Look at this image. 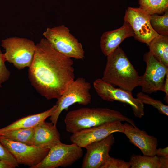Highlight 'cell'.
<instances>
[{
	"label": "cell",
	"mask_w": 168,
	"mask_h": 168,
	"mask_svg": "<svg viewBox=\"0 0 168 168\" xmlns=\"http://www.w3.org/2000/svg\"><path fill=\"white\" fill-rule=\"evenodd\" d=\"M73 61L56 50L45 38L36 44L28 77L37 91L47 100L59 99L75 79Z\"/></svg>",
	"instance_id": "cell-1"
},
{
	"label": "cell",
	"mask_w": 168,
	"mask_h": 168,
	"mask_svg": "<svg viewBox=\"0 0 168 168\" xmlns=\"http://www.w3.org/2000/svg\"><path fill=\"white\" fill-rule=\"evenodd\" d=\"M107 57L103 81L131 92L139 86L140 76L121 48L118 47Z\"/></svg>",
	"instance_id": "cell-2"
},
{
	"label": "cell",
	"mask_w": 168,
	"mask_h": 168,
	"mask_svg": "<svg viewBox=\"0 0 168 168\" xmlns=\"http://www.w3.org/2000/svg\"><path fill=\"white\" fill-rule=\"evenodd\" d=\"M125 121L136 126L132 119L117 110L107 108H82L69 112L64 121L66 130L72 133L103 123Z\"/></svg>",
	"instance_id": "cell-3"
},
{
	"label": "cell",
	"mask_w": 168,
	"mask_h": 168,
	"mask_svg": "<svg viewBox=\"0 0 168 168\" xmlns=\"http://www.w3.org/2000/svg\"><path fill=\"white\" fill-rule=\"evenodd\" d=\"M43 34L52 47L63 55L78 59L84 57L82 44L64 25L48 27Z\"/></svg>",
	"instance_id": "cell-4"
},
{
	"label": "cell",
	"mask_w": 168,
	"mask_h": 168,
	"mask_svg": "<svg viewBox=\"0 0 168 168\" xmlns=\"http://www.w3.org/2000/svg\"><path fill=\"white\" fill-rule=\"evenodd\" d=\"M1 45L5 49L3 55L5 61L20 70L31 65L36 49L33 41L24 38L11 37L2 40Z\"/></svg>",
	"instance_id": "cell-5"
},
{
	"label": "cell",
	"mask_w": 168,
	"mask_h": 168,
	"mask_svg": "<svg viewBox=\"0 0 168 168\" xmlns=\"http://www.w3.org/2000/svg\"><path fill=\"white\" fill-rule=\"evenodd\" d=\"M91 88L90 83L82 77L71 82L58 100L56 104L57 107L50 116L51 122L56 125L62 112L64 110H67L70 106L75 103L83 105L89 104L91 99Z\"/></svg>",
	"instance_id": "cell-6"
},
{
	"label": "cell",
	"mask_w": 168,
	"mask_h": 168,
	"mask_svg": "<svg viewBox=\"0 0 168 168\" xmlns=\"http://www.w3.org/2000/svg\"><path fill=\"white\" fill-rule=\"evenodd\" d=\"M82 147L72 143L61 142L51 148L45 157L32 168H56L71 166L83 156Z\"/></svg>",
	"instance_id": "cell-7"
},
{
	"label": "cell",
	"mask_w": 168,
	"mask_h": 168,
	"mask_svg": "<svg viewBox=\"0 0 168 168\" xmlns=\"http://www.w3.org/2000/svg\"><path fill=\"white\" fill-rule=\"evenodd\" d=\"M143 60L146 63V71L139 79L142 92L151 94L158 91H163L168 67L157 60L150 51L144 54Z\"/></svg>",
	"instance_id": "cell-8"
},
{
	"label": "cell",
	"mask_w": 168,
	"mask_h": 168,
	"mask_svg": "<svg viewBox=\"0 0 168 168\" xmlns=\"http://www.w3.org/2000/svg\"><path fill=\"white\" fill-rule=\"evenodd\" d=\"M93 85L96 92L103 100L126 103L131 106L136 117L141 118L144 115V104L138 98L133 97L132 92L120 88H116L100 78L95 80Z\"/></svg>",
	"instance_id": "cell-9"
},
{
	"label": "cell",
	"mask_w": 168,
	"mask_h": 168,
	"mask_svg": "<svg viewBox=\"0 0 168 168\" xmlns=\"http://www.w3.org/2000/svg\"><path fill=\"white\" fill-rule=\"evenodd\" d=\"M0 142L9 152L19 164L32 168L40 162L48 154L49 149L14 142L0 136Z\"/></svg>",
	"instance_id": "cell-10"
},
{
	"label": "cell",
	"mask_w": 168,
	"mask_h": 168,
	"mask_svg": "<svg viewBox=\"0 0 168 168\" xmlns=\"http://www.w3.org/2000/svg\"><path fill=\"white\" fill-rule=\"evenodd\" d=\"M123 131V124L119 121L105 122L72 133L70 139L72 143L82 148L101 140L114 133Z\"/></svg>",
	"instance_id": "cell-11"
},
{
	"label": "cell",
	"mask_w": 168,
	"mask_h": 168,
	"mask_svg": "<svg viewBox=\"0 0 168 168\" xmlns=\"http://www.w3.org/2000/svg\"><path fill=\"white\" fill-rule=\"evenodd\" d=\"M150 16L139 8L128 7L124 17V21L132 27L135 39L148 46L153 39L160 35L151 26Z\"/></svg>",
	"instance_id": "cell-12"
},
{
	"label": "cell",
	"mask_w": 168,
	"mask_h": 168,
	"mask_svg": "<svg viewBox=\"0 0 168 168\" xmlns=\"http://www.w3.org/2000/svg\"><path fill=\"white\" fill-rule=\"evenodd\" d=\"M115 142L113 133L100 141L86 146V153L84 157L82 168H101L109 156V152Z\"/></svg>",
	"instance_id": "cell-13"
},
{
	"label": "cell",
	"mask_w": 168,
	"mask_h": 168,
	"mask_svg": "<svg viewBox=\"0 0 168 168\" xmlns=\"http://www.w3.org/2000/svg\"><path fill=\"white\" fill-rule=\"evenodd\" d=\"M123 131L131 143L138 147L143 155L154 156L156 155L158 146L157 138L149 135L146 132L136 126L125 123L123 124Z\"/></svg>",
	"instance_id": "cell-14"
},
{
	"label": "cell",
	"mask_w": 168,
	"mask_h": 168,
	"mask_svg": "<svg viewBox=\"0 0 168 168\" xmlns=\"http://www.w3.org/2000/svg\"><path fill=\"white\" fill-rule=\"evenodd\" d=\"M134 31L130 25L124 21L120 28L104 33L100 38V45L103 54L107 56L118 47L126 38L134 36Z\"/></svg>",
	"instance_id": "cell-15"
},
{
	"label": "cell",
	"mask_w": 168,
	"mask_h": 168,
	"mask_svg": "<svg viewBox=\"0 0 168 168\" xmlns=\"http://www.w3.org/2000/svg\"><path fill=\"white\" fill-rule=\"evenodd\" d=\"M35 128L34 145L50 149L61 142L60 135L56 125L45 120L40 123Z\"/></svg>",
	"instance_id": "cell-16"
},
{
	"label": "cell",
	"mask_w": 168,
	"mask_h": 168,
	"mask_svg": "<svg viewBox=\"0 0 168 168\" xmlns=\"http://www.w3.org/2000/svg\"><path fill=\"white\" fill-rule=\"evenodd\" d=\"M56 104L47 110L40 113L21 118L8 126L0 129V135L10 131L34 127L50 117L57 107Z\"/></svg>",
	"instance_id": "cell-17"
},
{
	"label": "cell",
	"mask_w": 168,
	"mask_h": 168,
	"mask_svg": "<svg viewBox=\"0 0 168 168\" xmlns=\"http://www.w3.org/2000/svg\"><path fill=\"white\" fill-rule=\"evenodd\" d=\"M149 51L156 58L168 67V36L159 35L153 39L148 45Z\"/></svg>",
	"instance_id": "cell-18"
},
{
	"label": "cell",
	"mask_w": 168,
	"mask_h": 168,
	"mask_svg": "<svg viewBox=\"0 0 168 168\" xmlns=\"http://www.w3.org/2000/svg\"><path fill=\"white\" fill-rule=\"evenodd\" d=\"M7 139L29 145H34V127L12 130L1 135Z\"/></svg>",
	"instance_id": "cell-19"
},
{
	"label": "cell",
	"mask_w": 168,
	"mask_h": 168,
	"mask_svg": "<svg viewBox=\"0 0 168 168\" xmlns=\"http://www.w3.org/2000/svg\"><path fill=\"white\" fill-rule=\"evenodd\" d=\"M129 162L131 168H160L159 157L156 155L149 156L133 154Z\"/></svg>",
	"instance_id": "cell-20"
},
{
	"label": "cell",
	"mask_w": 168,
	"mask_h": 168,
	"mask_svg": "<svg viewBox=\"0 0 168 168\" xmlns=\"http://www.w3.org/2000/svg\"><path fill=\"white\" fill-rule=\"evenodd\" d=\"M141 9L150 15L163 14L168 10V0H139Z\"/></svg>",
	"instance_id": "cell-21"
},
{
	"label": "cell",
	"mask_w": 168,
	"mask_h": 168,
	"mask_svg": "<svg viewBox=\"0 0 168 168\" xmlns=\"http://www.w3.org/2000/svg\"><path fill=\"white\" fill-rule=\"evenodd\" d=\"M150 22L153 30L161 35H168V10L161 16L157 14L150 16Z\"/></svg>",
	"instance_id": "cell-22"
},
{
	"label": "cell",
	"mask_w": 168,
	"mask_h": 168,
	"mask_svg": "<svg viewBox=\"0 0 168 168\" xmlns=\"http://www.w3.org/2000/svg\"><path fill=\"white\" fill-rule=\"evenodd\" d=\"M137 96L143 104L151 105L156 109L160 113L167 116L168 115V105H164L160 100L154 99L148 94L141 92L138 93Z\"/></svg>",
	"instance_id": "cell-23"
},
{
	"label": "cell",
	"mask_w": 168,
	"mask_h": 168,
	"mask_svg": "<svg viewBox=\"0 0 168 168\" xmlns=\"http://www.w3.org/2000/svg\"><path fill=\"white\" fill-rule=\"evenodd\" d=\"M130 166L129 161L116 159L109 155L101 168H130Z\"/></svg>",
	"instance_id": "cell-24"
},
{
	"label": "cell",
	"mask_w": 168,
	"mask_h": 168,
	"mask_svg": "<svg viewBox=\"0 0 168 168\" xmlns=\"http://www.w3.org/2000/svg\"><path fill=\"white\" fill-rule=\"evenodd\" d=\"M0 161L7 162L13 168L18 166L19 165L13 156L0 142Z\"/></svg>",
	"instance_id": "cell-25"
},
{
	"label": "cell",
	"mask_w": 168,
	"mask_h": 168,
	"mask_svg": "<svg viewBox=\"0 0 168 168\" xmlns=\"http://www.w3.org/2000/svg\"><path fill=\"white\" fill-rule=\"evenodd\" d=\"M5 62L0 48V87L2 84L8 79L10 72L5 65Z\"/></svg>",
	"instance_id": "cell-26"
},
{
	"label": "cell",
	"mask_w": 168,
	"mask_h": 168,
	"mask_svg": "<svg viewBox=\"0 0 168 168\" xmlns=\"http://www.w3.org/2000/svg\"><path fill=\"white\" fill-rule=\"evenodd\" d=\"M163 91L165 93L164 100L166 102L168 103V72L166 73Z\"/></svg>",
	"instance_id": "cell-27"
},
{
	"label": "cell",
	"mask_w": 168,
	"mask_h": 168,
	"mask_svg": "<svg viewBox=\"0 0 168 168\" xmlns=\"http://www.w3.org/2000/svg\"><path fill=\"white\" fill-rule=\"evenodd\" d=\"M156 155L158 156H168V147H166L164 148H159L156 150Z\"/></svg>",
	"instance_id": "cell-28"
},
{
	"label": "cell",
	"mask_w": 168,
	"mask_h": 168,
	"mask_svg": "<svg viewBox=\"0 0 168 168\" xmlns=\"http://www.w3.org/2000/svg\"><path fill=\"white\" fill-rule=\"evenodd\" d=\"M159 158L160 168H168V156H158Z\"/></svg>",
	"instance_id": "cell-29"
},
{
	"label": "cell",
	"mask_w": 168,
	"mask_h": 168,
	"mask_svg": "<svg viewBox=\"0 0 168 168\" xmlns=\"http://www.w3.org/2000/svg\"><path fill=\"white\" fill-rule=\"evenodd\" d=\"M0 168H13V167L7 162L0 161Z\"/></svg>",
	"instance_id": "cell-30"
}]
</instances>
